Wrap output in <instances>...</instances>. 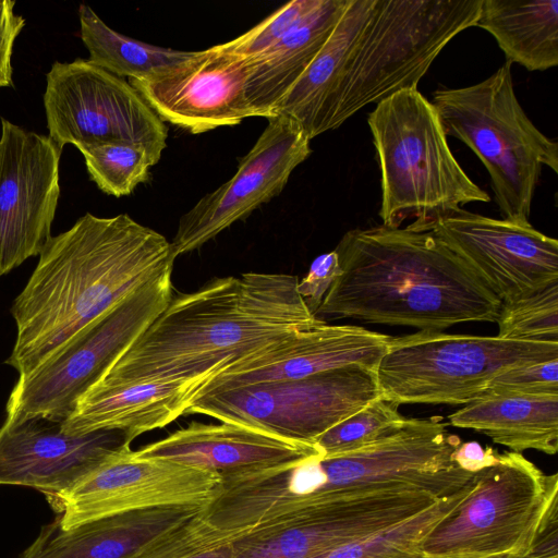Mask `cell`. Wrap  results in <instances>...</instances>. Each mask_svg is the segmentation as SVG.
Returning a JSON list of instances; mask_svg holds the SVG:
<instances>
[{"instance_id": "6da1fadb", "label": "cell", "mask_w": 558, "mask_h": 558, "mask_svg": "<svg viewBox=\"0 0 558 558\" xmlns=\"http://www.w3.org/2000/svg\"><path fill=\"white\" fill-rule=\"evenodd\" d=\"M10 313L16 337L5 364L27 375L86 326L143 284L173 268L161 233L128 214L86 213L51 236Z\"/></svg>"}, {"instance_id": "7a4b0ae2", "label": "cell", "mask_w": 558, "mask_h": 558, "mask_svg": "<svg viewBox=\"0 0 558 558\" xmlns=\"http://www.w3.org/2000/svg\"><path fill=\"white\" fill-rule=\"evenodd\" d=\"M299 281L295 275L244 272L173 295L97 383L215 375L293 332L325 324L298 292Z\"/></svg>"}, {"instance_id": "3957f363", "label": "cell", "mask_w": 558, "mask_h": 558, "mask_svg": "<svg viewBox=\"0 0 558 558\" xmlns=\"http://www.w3.org/2000/svg\"><path fill=\"white\" fill-rule=\"evenodd\" d=\"M335 252L342 272L315 312L319 319L441 331L498 317L500 300L432 231L353 229Z\"/></svg>"}, {"instance_id": "277c9868", "label": "cell", "mask_w": 558, "mask_h": 558, "mask_svg": "<svg viewBox=\"0 0 558 558\" xmlns=\"http://www.w3.org/2000/svg\"><path fill=\"white\" fill-rule=\"evenodd\" d=\"M380 170L383 226L427 231L470 203H488L454 158L440 117L415 88L383 99L367 117Z\"/></svg>"}, {"instance_id": "5b68a950", "label": "cell", "mask_w": 558, "mask_h": 558, "mask_svg": "<svg viewBox=\"0 0 558 558\" xmlns=\"http://www.w3.org/2000/svg\"><path fill=\"white\" fill-rule=\"evenodd\" d=\"M481 4L482 0H374L332 101L326 132L366 105L417 87L446 45L475 26Z\"/></svg>"}, {"instance_id": "8992f818", "label": "cell", "mask_w": 558, "mask_h": 558, "mask_svg": "<svg viewBox=\"0 0 558 558\" xmlns=\"http://www.w3.org/2000/svg\"><path fill=\"white\" fill-rule=\"evenodd\" d=\"M506 61L484 81L433 93L445 133L468 145L486 168L502 219L529 222L543 167L558 172V144L529 119Z\"/></svg>"}, {"instance_id": "52a82bcc", "label": "cell", "mask_w": 558, "mask_h": 558, "mask_svg": "<svg viewBox=\"0 0 558 558\" xmlns=\"http://www.w3.org/2000/svg\"><path fill=\"white\" fill-rule=\"evenodd\" d=\"M558 360V343L418 330L391 338L376 369L380 396L403 403L468 404L499 374Z\"/></svg>"}, {"instance_id": "ba28073f", "label": "cell", "mask_w": 558, "mask_h": 558, "mask_svg": "<svg viewBox=\"0 0 558 558\" xmlns=\"http://www.w3.org/2000/svg\"><path fill=\"white\" fill-rule=\"evenodd\" d=\"M558 474H545L523 454L509 451L473 474L465 498L422 544L425 558H523L550 504Z\"/></svg>"}, {"instance_id": "9c48e42d", "label": "cell", "mask_w": 558, "mask_h": 558, "mask_svg": "<svg viewBox=\"0 0 558 558\" xmlns=\"http://www.w3.org/2000/svg\"><path fill=\"white\" fill-rule=\"evenodd\" d=\"M172 268L140 287L82 329L27 375L19 376L5 405V422L65 421L94 386L173 296Z\"/></svg>"}, {"instance_id": "30bf717a", "label": "cell", "mask_w": 558, "mask_h": 558, "mask_svg": "<svg viewBox=\"0 0 558 558\" xmlns=\"http://www.w3.org/2000/svg\"><path fill=\"white\" fill-rule=\"evenodd\" d=\"M379 396L375 371L350 365L300 379L207 391L191 402L186 413L314 445Z\"/></svg>"}, {"instance_id": "8fae6325", "label": "cell", "mask_w": 558, "mask_h": 558, "mask_svg": "<svg viewBox=\"0 0 558 558\" xmlns=\"http://www.w3.org/2000/svg\"><path fill=\"white\" fill-rule=\"evenodd\" d=\"M48 136L60 147L122 142L144 147L158 162L168 128L124 78L77 58L56 61L46 74Z\"/></svg>"}, {"instance_id": "7c38bea8", "label": "cell", "mask_w": 558, "mask_h": 558, "mask_svg": "<svg viewBox=\"0 0 558 558\" xmlns=\"http://www.w3.org/2000/svg\"><path fill=\"white\" fill-rule=\"evenodd\" d=\"M217 473L159 459H140L126 447L70 489L50 496L63 530L102 517L162 506H206Z\"/></svg>"}, {"instance_id": "4fadbf2b", "label": "cell", "mask_w": 558, "mask_h": 558, "mask_svg": "<svg viewBox=\"0 0 558 558\" xmlns=\"http://www.w3.org/2000/svg\"><path fill=\"white\" fill-rule=\"evenodd\" d=\"M61 154L48 135L1 118L0 277L39 255L52 236Z\"/></svg>"}, {"instance_id": "5bb4252c", "label": "cell", "mask_w": 558, "mask_h": 558, "mask_svg": "<svg viewBox=\"0 0 558 558\" xmlns=\"http://www.w3.org/2000/svg\"><path fill=\"white\" fill-rule=\"evenodd\" d=\"M267 120L234 175L181 216L171 241L175 257L199 248L279 195L293 170L310 157L311 140L294 121L283 116Z\"/></svg>"}, {"instance_id": "9a60e30c", "label": "cell", "mask_w": 558, "mask_h": 558, "mask_svg": "<svg viewBox=\"0 0 558 558\" xmlns=\"http://www.w3.org/2000/svg\"><path fill=\"white\" fill-rule=\"evenodd\" d=\"M432 231L500 300L510 303L558 281V241L530 222L464 209L436 220Z\"/></svg>"}, {"instance_id": "2e32d148", "label": "cell", "mask_w": 558, "mask_h": 558, "mask_svg": "<svg viewBox=\"0 0 558 558\" xmlns=\"http://www.w3.org/2000/svg\"><path fill=\"white\" fill-rule=\"evenodd\" d=\"M411 515L410 499L400 492L339 499L234 534L231 558H313Z\"/></svg>"}, {"instance_id": "e0dca14e", "label": "cell", "mask_w": 558, "mask_h": 558, "mask_svg": "<svg viewBox=\"0 0 558 558\" xmlns=\"http://www.w3.org/2000/svg\"><path fill=\"white\" fill-rule=\"evenodd\" d=\"M246 77V61L219 44L160 74L128 82L163 122L199 134L251 118Z\"/></svg>"}, {"instance_id": "ac0fdd59", "label": "cell", "mask_w": 558, "mask_h": 558, "mask_svg": "<svg viewBox=\"0 0 558 558\" xmlns=\"http://www.w3.org/2000/svg\"><path fill=\"white\" fill-rule=\"evenodd\" d=\"M130 445L119 430L69 434L61 422L46 418L4 422L0 427V485L27 486L54 496Z\"/></svg>"}, {"instance_id": "d6986e66", "label": "cell", "mask_w": 558, "mask_h": 558, "mask_svg": "<svg viewBox=\"0 0 558 558\" xmlns=\"http://www.w3.org/2000/svg\"><path fill=\"white\" fill-rule=\"evenodd\" d=\"M390 339L359 326L325 323L293 332L226 366L205 381L196 397L211 390L300 379L350 365L375 371Z\"/></svg>"}, {"instance_id": "ffe728a7", "label": "cell", "mask_w": 558, "mask_h": 558, "mask_svg": "<svg viewBox=\"0 0 558 558\" xmlns=\"http://www.w3.org/2000/svg\"><path fill=\"white\" fill-rule=\"evenodd\" d=\"M134 452L140 459L168 460L214 472L220 477L294 464L322 454L315 445L291 441L242 425L198 422Z\"/></svg>"}, {"instance_id": "44dd1931", "label": "cell", "mask_w": 558, "mask_h": 558, "mask_svg": "<svg viewBox=\"0 0 558 558\" xmlns=\"http://www.w3.org/2000/svg\"><path fill=\"white\" fill-rule=\"evenodd\" d=\"M211 375L111 386L96 383L61 423L62 429L69 434L119 430L132 442L143 433L165 427L186 413Z\"/></svg>"}, {"instance_id": "7402d4cb", "label": "cell", "mask_w": 558, "mask_h": 558, "mask_svg": "<svg viewBox=\"0 0 558 558\" xmlns=\"http://www.w3.org/2000/svg\"><path fill=\"white\" fill-rule=\"evenodd\" d=\"M204 506H162L116 513L63 530L45 525L20 558H132Z\"/></svg>"}, {"instance_id": "603a6c76", "label": "cell", "mask_w": 558, "mask_h": 558, "mask_svg": "<svg viewBox=\"0 0 558 558\" xmlns=\"http://www.w3.org/2000/svg\"><path fill=\"white\" fill-rule=\"evenodd\" d=\"M373 4L374 0H349L328 39L278 102L272 117L294 121L310 140L326 132L332 101Z\"/></svg>"}, {"instance_id": "cb8c5ba5", "label": "cell", "mask_w": 558, "mask_h": 558, "mask_svg": "<svg viewBox=\"0 0 558 558\" xmlns=\"http://www.w3.org/2000/svg\"><path fill=\"white\" fill-rule=\"evenodd\" d=\"M349 0H320L315 11L280 41L246 61L245 102L251 117L271 118L333 31Z\"/></svg>"}, {"instance_id": "d4e9b609", "label": "cell", "mask_w": 558, "mask_h": 558, "mask_svg": "<svg viewBox=\"0 0 558 558\" xmlns=\"http://www.w3.org/2000/svg\"><path fill=\"white\" fill-rule=\"evenodd\" d=\"M449 424L488 436L513 452L558 449V396H485L448 417Z\"/></svg>"}, {"instance_id": "484cf974", "label": "cell", "mask_w": 558, "mask_h": 558, "mask_svg": "<svg viewBox=\"0 0 558 558\" xmlns=\"http://www.w3.org/2000/svg\"><path fill=\"white\" fill-rule=\"evenodd\" d=\"M507 57L529 71L558 64V0H482L475 23Z\"/></svg>"}, {"instance_id": "4316f807", "label": "cell", "mask_w": 558, "mask_h": 558, "mask_svg": "<svg viewBox=\"0 0 558 558\" xmlns=\"http://www.w3.org/2000/svg\"><path fill=\"white\" fill-rule=\"evenodd\" d=\"M80 36L93 64L129 80L160 74L190 58L182 51L143 43L109 27L87 4L78 7Z\"/></svg>"}, {"instance_id": "83f0119b", "label": "cell", "mask_w": 558, "mask_h": 558, "mask_svg": "<svg viewBox=\"0 0 558 558\" xmlns=\"http://www.w3.org/2000/svg\"><path fill=\"white\" fill-rule=\"evenodd\" d=\"M83 155L89 179L105 194L130 195L148 179L157 163L142 146L122 142H98L76 147Z\"/></svg>"}, {"instance_id": "f1b7e54d", "label": "cell", "mask_w": 558, "mask_h": 558, "mask_svg": "<svg viewBox=\"0 0 558 558\" xmlns=\"http://www.w3.org/2000/svg\"><path fill=\"white\" fill-rule=\"evenodd\" d=\"M397 402L381 396L342 420L316 438L314 445L323 457L359 450L397 429L407 417Z\"/></svg>"}, {"instance_id": "f546056e", "label": "cell", "mask_w": 558, "mask_h": 558, "mask_svg": "<svg viewBox=\"0 0 558 558\" xmlns=\"http://www.w3.org/2000/svg\"><path fill=\"white\" fill-rule=\"evenodd\" d=\"M496 323L499 338L558 343V281L501 303Z\"/></svg>"}, {"instance_id": "4dcf8cb0", "label": "cell", "mask_w": 558, "mask_h": 558, "mask_svg": "<svg viewBox=\"0 0 558 558\" xmlns=\"http://www.w3.org/2000/svg\"><path fill=\"white\" fill-rule=\"evenodd\" d=\"M201 513L159 536L132 558H231L233 535L214 529Z\"/></svg>"}, {"instance_id": "1f68e13d", "label": "cell", "mask_w": 558, "mask_h": 558, "mask_svg": "<svg viewBox=\"0 0 558 558\" xmlns=\"http://www.w3.org/2000/svg\"><path fill=\"white\" fill-rule=\"evenodd\" d=\"M319 2L320 0L289 1L247 32L222 45L245 61L252 60L300 25L315 11Z\"/></svg>"}, {"instance_id": "d6a6232c", "label": "cell", "mask_w": 558, "mask_h": 558, "mask_svg": "<svg viewBox=\"0 0 558 558\" xmlns=\"http://www.w3.org/2000/svg\"><path fill=\"white\" fill-rule=\"evenodd\" d=\"M485 396H558V360L506 371L490 381L481 398Z\"/></svg>"}, {"instance_id": "836d02e7", "label": "cell", "mask_w": 558, "mask_h": 558, "mask_svg": "<svg viewBox=\"0 0 558 558\" xmlns=\"http://www.w3.org/2000/svg\"><path fill=\"white\" fill-rule=\"evenodd\" d=\"M342 269L335 251L317 256L311 264L306 276L299 281L298 292L315 315L323 299Z\"/></svg>"}, {"instance_id": "e575fe53", "label": "cell", "mask_w": 558, "mask_h": 558, "mask_svg": "<svg viewBox=\"0 0 558 558\" xmlns=\"http://www.w3.org/2000/svg\"><path fill=\"white\" fill-rule=\"evenodd\" d=\"M15 1L0 0V88L12 87V51L25 26V19L14 13Z\"/></svg>"}, {"instance_id": "d590c367", "label": "cell", "mask_w": 558, "mask_h": 558, "mask_svg": "<svg viewBox=\"0 0 558 558\" xmlns=\"http://www.w3.org/2000/svg\"><path fill=\"white\" fill-rule=\"evenodd\" d=\"M498 459V453L492 447H483L476 441L461 442L452 453L453 462L463 471L475 474Z\"/></svg>"}, {"instance_id": "8d00e7d4", "label": "cell", "mask_w": 558, "mask_h": 558, "mask_svg": "<svg viewBox=\"0 0 558 558\" xmlns=\"http://www.w3.org/2000/svg\"><path fill=\"white\" fill-rule=\"evenodd\" d=\"M523 558H558V555H546L529 551Z\"/></svg>"}]
</instances>
